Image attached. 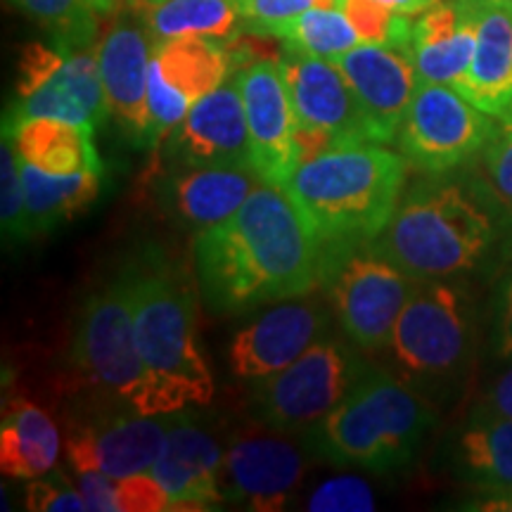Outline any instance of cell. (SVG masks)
Returning a JSON list of instances; mask_svg holds the SVG:
<instances>
[{"instance_id": "obj_2", "label": "cell", "mask_w": 512, "mask_h": 512, "mask_svg": "<svg viewBox=\"0 0 512 512\" xmlns=\"http://www.w3.org/2000/svg\"><path fill=\"white\" fill-rule=\"evenodd\" d=\"M510 211L489 183L430 176L401 197L375 245L413 278L458 280L496 252Z\"/></svg>"}, {"instance_id": "obj_39", "label": "cell", "mask_w": 512, "mask_h": 512, "mask_svg": "<svg viewBox=\"0 0 512 512\" xmlns=\"http://www.w3.org/2000/svg\"><path fill=\"white\" fill-rule=\"evenodd\" d=\"M491 354L498 361H512V261L491 299Z\"/></svg>"}, {"instance_id": "obj_30", "label": "cell", "mask_w": 512, "mask_h": 512, "mask_svg": "<svg viewBox=\"0 0 512 512\" xmlns=\"http://www.w3.org/2000/svg\"><path fill=\"white\" fill-rule=\"evenodd\" d=\"M266 36L280 38L287 48L330 62L361 43L342 8H311L273 27Z\"/></svg>"}, {"instance_id": "obj_23", "label": "cell", "mask_w": 512, "mask_h": 512, "mask_svg": "<svg viewBox=\"0 0 512 512\" xmlns=\"http://www.w3.org/2000/svg\"><path fill=\"white\" fill-rule=\"evenodd\" d=\"M477 50V17L467 0H439L413 22L411 57L420 81L458 88Z\"/></svg>"}, {"instance_id": "obj_45", "label": "cell", "mask_w": 512, "mask_h": 512, "mask_svg": "<svg viewBox=\"0 0 512 512\" xmlns=\"http://www.w3.org/2000/svg\"><path fill=\"white\" fill-rule=\"evenodd\" d=\"M159 3H162V0H124V8L138 12V15H145L147 10H152Z\"/></svg>"}, {"instance_id": "obj_6", "label": "cell", "mask_w": 512, "mask_h": 512, "mask_svg": "<svg viewBox=\"0 0 512 512\" xmlns=\"http://www.w3.org/2000/svg\"><path fill=\"white\" fill-rule=\"evenodd\" d=\"M477 318L458 280H418L389 337L394 373L422 394H448L475 356Z\"/></svg>"}, {"instance_id": "obj_27", "label": "cell", "mask_w": 512, "mask_h": 512, "mask_svg": "<svg viewBox=\"0 0 512 512\" xmlns=\"http://www.w3.org/2000/svg\"><path fill=\"white\" fill-rule=\"evenodd\" d=\"M451 465L475 489H512V420L470 411L451 444Z\"/></svg>"}, {"instance_id": "obj_41", "label": "cell", "mask_w": 512, "mask_h": 512, "mask_svg": "<svg viewBox=\"0 0 512 512\" xmlns=\"http://www.w3.org/2000/svg\"><path fill=\"white\" fill-rule=\"evenodd\" d=\"M508 363L510 366L489 384V389H486L482 399L475 403V408H472V411L498 415V418L512 420V361H508Z\"/></svg>"}, {"instance_id": "obj_37", "label": "cell", "mask_w": 512, "mask_h": 512, "mask_svg": "<svg viewBox=\"0 0 512 512\" xmlns=\"http://www.w3.org/2000/svg\"><path fill=\"white\" fill-rule=\"evenodd\" d=\"M119 512H169L174 510L171 496L152 472L117 479Z\"/></svg>"}, {"instance_id": "obj_16", "label": "cell", "mask_w": 512, "mask_h": 512, "mask_svg": "<svg viewBox=\"0 0 512 512\" xmlns=\"http://www.w3.org/2000/svg\"><path fill=\"white\" fill-rule=\"evenodd\" d=\"M240 434L226 448L221 470L223 503L252 510H280L302 484L306 472L304 437L290 432Z\"/></svg>"}, {"instance_id": "obj_8", "label": "cell", "mask_w": 512, "mask_h": 512, "mask_svg": "<svg viewBox=\"0 0 512 512\" xmlns=\"http://www.w3.org/2000/svg\"><path fill=\"white\" fill-rule=\"evenodd\" d=\"M415 285L418 278L394 264L375 240L320 252V287L344 335L363 351L387 347Z\"/></svg>"}, {"instance_id": "obj_24", "label": "cell", "mask_w": 512, "mask_h": 512, "mask_svg": "<svg viewBox=\"0 0 512 512\" xmlns=\"http://www.w3.org/2000/svg\"><path fill=\"white\" fill-rule=\"evenodd\" d=\"M235 64L238 55L226 41L190 36L155 41L150 72L185 102L195 105L238 72Z\"/></svg>"}, {"instance_id": "obj_21", "label": "cell", "mask_w": 512, "mask_h": 512, "mask_svg": "<svg viewBox=\"0 0 512 512\" xmlns=\"http://www.w3.org/2000/svg\"><path fill=\"white\" fill-rule=\"evenodd\" d=\"M261 183L247 166H171L162 204L181 226L202 230L235 214Z\"/></svg>"}, {"instance_id": "obj_36", "label": "cell", "mask_w": 512, "mask_h": 512, "mask_svg": "<svg viewBox=\"0 0 512 512\" xmlns=\"http://www.w3.org/2000/svg\"><path fill=\"white\" fill-rule=\"evenodd\" d=\"M27 510L34 512H81L88 510L83 501L79 486H72L69 479H64L60 472L29 479L27 496H24Z\"/></svg>"}, {"instance_id": "obj_3", "label": "cell", "mask_w": 512, "mask_h": 512, "mask_svg": "<svg viewBox=\"0 0 512 512\" xmlns=\"http://www.w3.org/2000/svg\"><path fill=\"white\" fill-rule=\"evenodd\" d=\"M408 166L382 143H344L299 164L283 188L325 252L380 238L401 204Z\"/></svg>"}, {"instance_id": "obj_5", "label": "cell", "mask_w": 512, "mask_h": 512, "mask_svg": "<svg viewBox=\"0 0 512 512\" xmlns=\"http://www.w3.org/2000/svg\"><path fill=\"white\" fill-rule=\"evenodd\" d=\"M437 413L427 396L389 370L370 368L332 411L304 432L313 456L389 475L418 458Z\"/></svg>"}, {"instance_id": "obj_7", "label": "cell", "mask_w": 512, "mask_h": 512, "mask_svg": "<svg viewBox=\"0 0 512 512\" xmlns=\"http://www.w3.org/2000/svg\"><path fill=\"white\" fill-rule=\"evenodd\" d=\"M74 361L95 387L105 389L131 411L164 415L159 411L155 384L138 351L128 264L83 304L74 337Z\"/></svg>"}, {"instance_id": "obj_25", "label": "cell", "mask_w": 512, "mask_h": 512, "mask_svg": "<svg viewBox=\"0 0 512 512\" xmlns=\"http://www.w3.org/2000/svg\"><path fill=\"white\" fill-rule=\"evenodd\" d=\"M60 432L50 415L27 399H12L0 425V470L12 479L43 477L60 458Z\"/></svg>"}, {"instance_id": "obj_31", "label": "cell", "mask_w": 512, "mask_h": 512, "mask_svg": "<svg viewBox=\"0 0 512 512\" xmlns=\"http://www.w3.org/2000/svg\"><path fill=\"white\" fill-rule=\"evenodd\" d=\"M62 50L91 48L98 36V15L83 0H15Z\"/></svg>"}, {"instance_id": "obj_19", "label": "cell", "mask_w": 512, "mask_h": 512, "mask_svg": "<svg viewBox=\"0 0 512 512\" xmlns=\"http://www.w3.org/2000/svg\"><path fill=\"white\" fill-rule=\"evenodd\" d=\"M226 448L188 411L171 413L164 446L152 465L174 510H214L223 503L221 470Z\"/></svg>"}, {"instance_id": "obj_20", "label": "cell", "mask_w": 512, "mask_h": 512, "mask_svg": "<svg viewBox=\"0 0 512 512\" xmlns=\"http://www.w3.org/2000/svg\"><path fill=\"white\" fill-rule=\"evenodd\" d=\"M335 64L354 88L363 114L373 128L375 143H394L420 83L411 53L358 43L349 53L337 57Z\"/></svg>"}, {"instance_id": "obj_34", "label": "cell", "mask_w": 512, "mask_h": 512, "mask_svg": "<svg viewBox=\"0 0 512 512\" xmlns=\"http://www.w3.org/2000/svg\"><path fill=\"white\" fill-rule=\"evenodd\" d=\"M339 5L342 0H238L242 29L256 36H266L273 27L311 8H339Z\"/></svg>"}, {"instance_id": "obj_10", "label": "cell", "mask_w": 512, "mask_h": 512, "mask_svg": "<svg viewBox=\"0 0 512 512\" xmlns=\"http://www.w3.org/2000/svg\"><path fill=\"white\" fill-rule=\"evenodd\" d=\"M110 114L91 48L62 50L46 43H29L19 57L15 105L5 114L3 128L24 119H60L69 124L98 128Z\"/></svg>"}, {"instance_id": "obj_18", "label": "cell", "mask_w": 512, "mask_h": 512, "mask_svg": "<svg viewBox=\"0 0 512 512\" xmlns=\"http://www.w3.org/2000/svg\"><path fill=\"white\" fill-rule=\"evenodd\" d=\"M171 166H252L249 128L238 74L190 107L188 117L164 140Z\"/></svg>"}, {"instance_id": "obj_38", "label": "cell", "mask_w": 512, "mask_h": 512, "mask_svg": "<svg viewBox=\"0 0 512 512\" xmlns=\"http://www.w3.org/2000/svg\"><path fill=\"white\" fill-rule=\"evenodd\" d=\"M482 166L491 190L512 209V119L498 124L496 136L482 152Z\"/></svg>"}, {"instance_id": "obj_4", "label": "cell", "mask_w": 512, "mask_h": 512, "mask_svg": "<svg viewBox=\"0 0 512 512\" xmlns=\"http://www.w3.org/2000/svg\"><path fill=\"white\" fill-rule=\"evenodd\" d=\"M128 271L136 342L155 384L159 411L204 406L214 396V377L197 332L195 290L159 249H145L128 261Z\"/></svg>"}, {"instance_id": "obj_33", "label": "cell", "mask_w": 512, "mask_h": 512, "mask_svg": "<svg viewBox=\"0 0 512 512\" xmlns=\"http://www.w3.org/2000/svg\"><path fill=\"white\" fill-rule=\"evenodd\" d=\"M0 226H3L5 245H17L31 238L22 157H19L15 140L5 133L3 145H0Z\"/></svg>"}, {"instance_id": "obj_11", "label": "cell", "mask_w": 512, "mask_h": 512, "mask_svg": "<svg viewBox=\"0 0 512 512\" xmlns=\"http://www.w3.org/2000/svg\"><path fill=\"white\" fill-rule=\"evenodd\" d=\"M498 124L501 121L472 105L453 86L420 81L394 143L422 174H453L482 157Z\"/></svg>"}, {"instance_id": "obj_29", "label": "cell", "mask_w": 512, "mask_h": 512, "mask_svg": "<svg viewBox=\"0 0 512 512\" xmlns=\"http://www.w3.org/2000/svg\"><path fill=\"white\" fill-rule=\"evenodd\" d=\"M145 24L155 41L169 38H221L238 34L242 17L235 0H162L145 12Z\"/></svg>"}, {"instance_id": "obj_26", "label": "cell", "mask_w": 512, "mask_h": 512, "mask_svg": "<svg viewBox=\"0 0 512 512\" xmlns=\"http://www.w3.org/2000/svg\"><path fill=\"white\" fill-rule=\"evenodd\" d=\"M15 140L22 162L48 174H79V171H105L98 147L93 143V128L69 124L60 119H24L3 128Z\"/></svg>"}, {"instance_id": "obj_44", "label": "cell", "mask_w": 512, "mask_h": 512, "mask_svg": "<svg viewBox=\"0 0 512 512\" xmlns=\"http://www.w3.org/2000/svg\"><path fill=\"white\" fill-rule=\"evenodd\" d=\"M98 17H117L124 10V0H83Z\"/></svg>"}, {"instance_id": "obj_15", "label": "cell", "mask_w": 512, "mask_h": 512, "mask_svg": "<svg viewBox=\"0 0 512 512\" xmlns=\"http://www.w3.org/2000/svg\"><path fill=\"white\" fill-rule=\"evenodd\" d=\"M152 50L155 38L133 10L119 12L95 43L107 107L124 128L131 145L140 150H152L147 105Z\"/></svg>"}, {"instance_id": "obj_40", "label": "cell", "mask_w": 512, "mask_h": 512, "mask_svg": "<svg viewBox=\"0 0 512 512\" xmlns=\"http://www.w3.org/2000/svg\"><path fill=\"white\" fill-rule=\"evenodd\" d=\"M76 486L88 505V512H119L117 479L114 477L95 470L76 472Z\"/></svg>"}, {"instance_id": "obj_17", "label": "cell", "mask_w": 512, "mask_h": 512, "mask_svg": "<svg viewBox=\"0 0 512 512\" xmlns=\"http://www.w3.org/2000/svg\"><path fill=\"white\" fill-rule=\"evenodd\" d=\"M171 413H114L72 427L64 456L74 472H102L121 479L152 472L169 432Z\"/></svg>"}, {"instance_id": "obj_46", "label": "cell", "mask_w": 512, "mask_h": 512, "mask_svg": "<svg viewBox=\"0 0 512 512\" xmlns=\"http://www.w3.org/2000/svg\"><path fill=\"white\" fill-rule=\"evenodd\" d=\"M235 3H238V0H235Z\"/></svg>"}, {"instance_id": "obj_13", "label": "cell", "mask_w": 512, "mask_h": 512, "mask_svg": "<svg viewBox=\"0 0 512 512\" xmlns=\"http://www.w3.org/2000/svg\"><path fill=\"white\" fill-rule=\"evenodd\" d=\"M254 171L266 183L283 185L299 162V121L278 60H254L238 69Z\"/></svg>"}, {"instance_id": "obj_43", "label": "cell", "mask_w": 512, "mask_h": 512, "mask_svg": "<svg viewBox=\"0 0 512 512\" xmlns=\"http://www.w3.org/2000/svg\"><path fill=\"white\" fill-rule=\"evenodd\" d=\"M377 3H382V5H387V8L413 17V15H420V12H425L427 8H432V5L439 3V0H377Z\"/></svg>"}, {"instance_id": "obj_14", "label": "cell", "mask_w": 512, "mask_h": 512, "mask_svg": "<svg viewBox=\"0 0 512 512\" xmlns=\"http://www.w3.org/2000/svg\"><path fill=\"white\" fill-rule=\"evenodd\" d=\"M330 311L318 299L294 297L249 320L228 344V368L240 380L259 382L297 361L328 335Z\"/></svg>"}, {"instance_id": "obj_9", "label": "cell", "mask_w": 512, "mask_h": 512, "mask_svg": "<svg viewBox=\"0 0 512 512\" xmlns=\"http://www.w3.org/2000/svg\"><path fill=\"white\" fill-rule=\"evenodd\" d=\"M370 370L344 339L320 337L297 361L256 382L249 411L266 430L306 432L325 418Z\"/></svg>"}, {"instance_id": "obj_12", "label": "cell", "mask_w": 512, "mask_h": 512, "mask_svg": "<svg viewBox=\"0 0 512 512\" xmlns=\"http://www.w3.org/2000/svg\"><path fill=\"white\" fill-rule=\"evenodd\" d=\"M278 64L302 131L320 136L330 147L375 143L361 102L335 62L283 46Z\"/></svg>"}, {"instance_id": "obj_1", "label": "cell", "mask_w": 512, "mask_h": 512, "mask_svg": "<svg viewBox=\"0 0 512 512\" xmlns=\"http://www.w3.org/2000/svg\"><path fill=\"white\" fill-rule=\"evenodd\" d=\"M192 256L204 302L221 316L320 285V247L283 185L261 183L226 221L197 230Z\"/></svg>"}, {"instance_id": "obj_22", "label": "cell", "mask_w": 512, "mask_h": 512, "mask_svg": "<svg viewBox=\"0 0 512 512\" xmlns=\"http://www.w3.org/2000/svg\"><path fill=\"white\" fill-rule=\"evenodd\" d=\"M477 17V50L456 91L498 121L512 119V0H467Z\"/></svg>"}, {"instance_id": "obj_32", "label": "cell", "mask_w": 512, "mask_h": 512, "mask_svg": "<svg viewBox=\"0 0 512 512\" xmlns=\"http://www.w3.org/2000/svg\"><path fill=\"white\" fill-rule=\"evenodd\" d=\"M339 8L349 17L351 27L356 29L361 43L373 46L399 48L411 53L413 22L411 15H403L377 0H342Z\"/></svg>"}, {"instance_id": "obj_42", "label": "cell", "mask_w": 512, "mask_h": 512, "mask_svg": "<svg viewBox=\"0 0 512 512\" xmlns=\"http://www.w3.org/2000/svg\"><path fill=\"white\" fill-rule=\"evenodd\" d=\"M460 510L512 512V489H477L475 496L465 498Z\"/></svg>"}, {"instance_id": "obj_35", "label": "cell", "mask_w": 512, "mask_h": 512, "mask_svg": "<svg viewBox=\"0 0 512 512\" xmlns=\"http://www.w3.org/2000/svg\"><path fill=\"white\" fill-rule=\"evenodd\" d=\"M306 510L316 512H366L375 510V496L363 479L337 477L318 486L306 501Z\"/></svg>"}, {"instance_id": "obj_28", "label": "cell", "mask_w": 512, "mask_h": 512, "mask_svg": "<svg viewBox=\"0 0 512 512\" xmlns=\"http://www.w3.org/2000/svg\"><path fill=\"white\" fill-rule=\"evenodd\" d=\"M22 178L27 190L31 238L50 233L91 209L102 190V171L48 174L38 166L22 162Z\"/></svg>"}]
</instances>
